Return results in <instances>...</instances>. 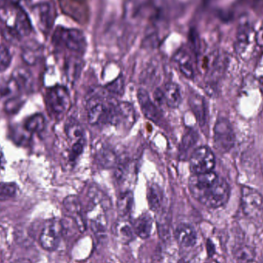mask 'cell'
<instances>
[{"instance_id":"6da1fadb","label":"cell","mask_w":263,"mask_h":263,"mask_svg":"<svg viewBox=\"0 0 263 263\" xmlns=\"http://www.w3.org/2000/svg\"><path fill=\"white\" fill-rule=\"evenodd\" d=\"M189 190L195 199L208 208H219L230 199V185L213 171L192 175L189 179Z\"/></svg>"},{"instance_id":"7a4b0ae2","label":"cell","mask_w":263,"mask_h":263,"mask_svg":"<svg viewBox=\"0 0 263 263\" xmlns=\"http://www.w3.org/2000/svg\"><path fill=\"white\" fill-rule=\"evenodd\" d=\"M88 204L86 217L94 235L103 237L107 232V213L111 208L109 198L98 187L92 185L88 189Z\"/></svg>"},{"instance_id":"3957f363","label":"cell","mask_w":263,"mask_h":263,"mask_svg":"<svg viewBox=\"0 0 263 263\" xmlns=\"http://www.w3.org/2000/svg\"><path fill=\"white\" fill-rule=\"evenodd\" d=\"M0 25L5 35L12 39L26 36L32 31L26 12L18 5L9 2L0 6Z\"/></svg>"},{"instance_id":"277c9868","label":"cell","mask_w":263,"mask_h":263,"mask_svg":"<svg viewBox=\"0 0 263 263\" xmlns=\"http://www.w3.org/2000/svg\"><path fill=\"white\" fill-rule=\"evenodd\" d=\"M117 103L103 93L92 96L86 106L88 123L92 126L111 125Z\"/></svg>"},{"instance_id":"5b68a950","label":"cell","mask_w":263,"mask_h":263,"mask_svg":"<svg viewBox=\"0 0 263 263\" xmlns=\"http://www.w3.org/2000/svg\"><path fill=\"white\" fill-rule=\"evenodd\" d=\"M241 208L247 217L257 219L263 213V196L260 193L249 186L241 188Z\"/></svg>"},{"instance_id":"8992f818","label":"cell","mask_w":263,"mask_h":263,"mask_svg":"<svg viewBox=\"0 0 263 263\" xmlns=\"http://www.w3.org/2000/svg\"><path fill=\"white\" fill-rule=\"evenodd\" d=\"M214 147L221 153L230 151L235 143V133L228 120L220 118L217 120L213 129Z\"/></svg>"},{"instance_id":"52a82bcc","label":"cell","mask_w":263,"mask_h":263,"mask_svg":"<svg viewBox=\"0 0 263 263\" xmlns=\"http://www.w3.org/2000/svg\"><path fill=\"white\" fill-rule=\"evenodd\" d=\"M216 158L213 151L207 146L194 149L190 156V168L193 174H202L213 171Z\"/></svg>"},{"instance_id":"ba28073f","label":"cell","mask_w":263,"mask_h":263,"mask_svg":"<svg viewBox=\"0 0 263 263\" xmlns=\"http://www.w3.org/2000/svg\"><path fill=\"white\" fill-rule=\"evenodd\" d=\"M63 236L62 220L49 219L45 222L40 236V243L46 251L57 250Z\"/></svg>"},{"instance_id":"9c48e42d","label":"cell","mask_w":263,"mask_h":263,"mask_svg":"<svg viewBox=\"0 0 263 263\" xmlns=\"http://www.w3.org/2000/svg\"><path fill=\"white\" fill-rule=\"evenodd\" d=\"M47 101L52 112L59 117H63L70 109V95L64 86H55L50 88L47 92Z\"/></svg>"},{"instance_id":"30bf717a","label":"cell","mask_w":263,"mask_h":263,"mask_svg":"<svg viewBox=\"0 0 263 263\" xmlns=\"http://www.w3.org/2000/svg\"><path fill=\"white\" fill-rule=\"evenodd\" d=\"M136 116L134 108L127 102H120L116 105L111 125L118 130L128 132L136 123Z\"/></svg>"},{"instance_id":"8fae6325","label":"cell","mask_w":263,"mask_h":263,"mask_svg":"<svg viewBox=\"0 0 263 263\" xmlns=\"http://www.w3.org/2000/svg\"><path fill=\"white\" fill-rule=\"evenodd\" d=\"M155 101L159 104H165L171 109H176L182 101V90L176 83H165L162 89L159 88L153 94Z\"/></svg>"},{"instance_id":"7c38bea8","label":"cell","mask_w":263,"mask_h":263,"mask_svg":"<svg viewBox=\"0 0 263 263\" xmlns=\"http://www.w3.org/2000/svg\"><path fill=\"white\" fill-rule=\"evenodd\" d=\"M57 37L67 49L77 52H83L86 42L83 32L77 29H62L57 32Z\"/></svg>"},{"instance_id":"4fadbf2b","label":"cell","mask_w":263,"mask_h":263,"mask_svg":"<svg viewBox=\"0 0 263 263\" xmlns=\"http://www.w3.org/2000/svg\"><path fill=\"white\" fill-rule=\"evenodd\" d=\"M63 206L67 212L68 216L75 221L80 233H84L86 230V222L80 199L73 195L67 196L63 201Z\"/></svg>"},{"instance_id":"5bb4252c","label":"cell","mask_w":263,"mask_h":263,"mask_svg":"<svg viewBox=\"0 0 263 263\" xmlns=\"http://www.w3.org/2000/svg\"><path fill=\"white\" fill-rule=\"evenodd\" d=\"M60 6L63 12L78 23H87L89 10L84 2L80 0H60Z\"/></svg>"},{"instance_id":"9a60e30c","label":"cell","mask_w":263,"mask_h":263,"mask_svg":"<svg viewBox=\"0 0 263 263\" xmlns=\"http://www.w3.org/2000/svg\"><path fill=\"white\" fill-rule=\"evenodd\" d=\"M137 99L139 106L145 118L155 123H159L162 119V114L159 108L150 98L145 89H139L137 92Z\"/></svg>"},{"instance_id":"2e32d148","label":"cell","mask_w":263,"mask_h":263,"mask_svg":"<svg viewBox=\"0 0 263 263\" xmlns=\"http://www.w3.org/2000/svg\"><path fill=\"white\" fill-rule=\"evenodd\" d=\"M39 26L42 31H49L52 27L55 21V10L53 6L49 3L37 5L35 8Z\"/></svg>"},{"instance_id":"e0dca14e","label":"cell","mask_w":263,"mask_h":263,"mask_svg":"<svg viewBox=\"0 0 263 263\" xmlns=\"http://www.w3.org/2000/svg\"><path fill=\"white\" fill-rule=\"evenodd\" d=\"M175 237L178 244L182 248L194 247L197 241V234L192 226L187 223H181L176 227Z\"/></svg>"},{"instance_id":"ac0fdd59","label":"cell","mask_w":263,"mask_h":263,"mask_svg":"<svg viewBox=\"0 0 263 263\" xmlns=\"http://www.w3.org/2000/svg\"><path fill=\"white\" fill-rule=\"evenodd\" d=\"M189 104L201 127L205 126L207 121L206 103L203 97L197 93H193L189 98Z\"/></svg>"},{"instance_id":"d6986e66","label":"cell","mask_w":263,"mask_h":263,"mask_svg":"<svg viewBox=\"0 0 263 263\" xmlns=\"http://www.w3.org/2000/svg\"><path fill=\"white\" fill-rule=\"evenodd\" d=\"M153 227V218L148 213L141 215L133 224L135 234L142 239H148L151 236Z\"/></svg>"},{"instance_id":"ffe728a7","label":"cell","mask_w":263,"mask_h":263,"mask_svg":"<svg viewBox=\"0 0 263 263\" xmlns=\"http://www.w3.org/2000/svg\"><path fill=\"white\" fill-rule=\"evenodd\" d=\"M163 193L162 189L156 183L148 185L147 190V201L148 207L154 213H159L163 205Z\"/></svg>"},{"instance_id":"44dd1931","label":"cell","mask_w":263,"mask_h":263,"mask_svg":"<svg viewBox=\"0 0 263 263\" xmlns=\"http://www.w3.org/2000/svg\"><path fill=\"white\" fill-rule=\"evenodd\" d=\"M174 59L182 75L187 79H193L194 77V69L190 54L184 49H180L176 52Z\"/></svg>"},{"instance_id":"7402d4cb","label":"cell","mask_w":263,"mask_h":263,"mask_svg":"<svg viewBox=\"0 0 263 263\" xmlns=\"http://www.w3.org/2000/svg\"><path fill=\"white\" fill-rule=\"evenodd\" d=\"M97 159L103 168H112L119 163L115 152L108 146H101L97 150Z\"/></svg>"},{"instance_id":"603a6c76","label":"cell","mask_w":263,"mask_h":263,"mask_svg":"<svg viewBox=\"0 0 263 263\" xmlns=\"http://www.w3.org/2000/svg\"><path fill=\"white\" fill-rule=\"evenodd\" d=\"M114 233L117 239L124 244L130 242L135 234L133 225L126 219H122L116 224Z\"/></svg>"},{"instance_id":"cb8c5ba5","label":"cell","mask_w":263,"mask_h":263,"mask_svg":"<svg viewBox=\"0 0 263 263\" xmlns=\"http://www.w3.org/2000/svg\"><path fill=\"white\" fill-rule=\"evenodd\" d=\"M65 133L68 139L74 143L85 139L84 129L82 125L75 119H69L65 126Z\"/></svg>"},{"instance_id":"d4e9b609","label":"cell","mask_w":263,"mask_h":263,"mask_svg":"<svg viewBox=\"0 0 263 263\" xmlns=\"http://www.w3.org/2000/svg\"><path fill=\"white\" fill-rule=\"evenodd\" d=\"M133 205V196L130 191H125L120 194L117 202V209L121 219H127Z\"/></svg>"},{"instance_id":"484cf974","label":"cell","mask_w":263,"mask_h":263,"mask_svg":"<svg viewBox=\"0 0 263 263\" xmlns=\"http://www.w3.org/2000/svg\"><path fill=\"white\" fill-rule=\"evenodd\" d=\"M12 79L20 88V90H29L32 88V75L27 69L18 68L14 71Z\"/></svg>"},{"instance_id":"4316f807","label":"cell","mask_w":263,"mask_h":263,"mask_svg":"<svg viewBox=\"0 0 263 263\" xmlns=\"http://www.w3.org/2000/svg\"><path fill=\"white\" fill-rule=\"evenodd\" d=\"M236 263H251L255 259V251L249 246H240L233 253Z\"/></svg>"},{"instance_id":"83f0119b","label":"cell","mask_w":263,"mask_h":263,"mask_svg":"<svg viewBox=\"0 0 263 263\" xmlns=\"http://www.w3.org/2000/svg\"><path fill=\"white\" fill-rule=\"evenodd\" d=\"M46 121L42 114L31 116L24 123V128L29 133H40L45 129Z\"/></svg>"},{"instance_id":"f1b7e54d","label":"cell","mask_w":263,"mask_h":263,"mask_svg":"<svg viewBox=\"0 0 263 263\" xmlns=\"http://www.w3.org/2000/svg\"><path fill=\"white\" fill-rule=\"evenodd\" d=\"M198 140L197 133L196 132L190 129L185 132V135L182 137L180 145L181 156H186L190 150L193 149Z\"/></svg>"},{"instance_id":"f546056e","label":"cell","mask_w":263,"mask_h":263,"mask_svg":"<svg viewBox=\"0 0 263 263\" xmlns=\"http://www.w3.org/2000/svg\"><path fill=\"white\" fill-rule=\"evenodd\" d=\"M159 216L157 219L158 232L159 236L163 241H168L170 239V222L168 216L162 213V210L159 212Z\"/></svg>"},{"instance_id":"4dcf8cb0","label":"cell","mask_w":263,"mask_h":263,"mask_svg":"<svg viewBox=\"0 0 263 263\" xmlns=\"http://www.w3.org/2000/svg\"><path fill=\"white\" fill-rule=\"evenodd\" d=\"M20 91V88L12 78L5 82L3 86H0V96L6 98V101L17 98V94Z\"/></svg>"},{"instance_id":"1f68e13d","label":"cell","mask_w":263,"mask_h":263,"mask_svg":"<svg viewBox=\"0 0 263 263\" xmlns=\"http://www.w3.org/2000/svg\"><path fill=\"white\" fill-rule=\"evenodd\" d=\"M17 186L12 182H0V201L9 200L15 197Z\"/></svg>"},{"instance_id":"d6a6232c","label":"cell","mask_w":263,"mask_h":263,"mask_svg":"<svg viewBox=\"0 0 263 263\" xmlns=\"http://www.w3.org/2000/svg\"><path fill=\"white\" fill-rule=\"evenodd\" d=\"M12 55L9 49L3 45H0V72L6 70L10 66Z\"/></svg>"},{"instance_id":"836d02e7","label":"cell","mask_w":263,"mask_h":263,"mask_svg":"<svg viewBox=\"0 0 263 263\" xmlns=\"http://www.w3.org/2000/svg\"><path fill=\"white\" fill-rule=\"evenodd\" d=\"M85 146V139L78 141V142L72 143L71 147L70 153H69V160L71 162H75L83 153Z\"/></svg>"},{"instance_id":"e575fe53","label":"cell","mask_w":263,"mask_h":263,"mask_svg":"<svg viewBox=\"0 0 263 263\" xmlns=\"http://www.w3.org/2000/svg\"><path fill=\"white\" fill-rule=\"evenodd\" d=\"M23 59L25 63L28 65H34L38 60V53L36 49H33L32 46H28L23 50Z\"/></svg>"},{"instance_id":"d590c367","label":"cell","mask_w":263,"mask_h":263,"mask_svg":"<svg viewBox=\"0 0 263 263\" xmlns=\"http://www.w3.org/2000/svg\"><path fill=\"white\" fill-rule=\"evenodd\" d=\"M123 86V83L121 82V80H117V81L114 82L112 84L109 85L108 87L107 91L112 92V93H120V89H122Z\"/></svg>"},{"instance_id":"8d00e7d4","label":"cell","mask_w":263,"mask_h":263,"mask_svg":"<svg viewBox=\"0 0 263 263\" xmlns=\"http://www.w3.org/2000/svg\"><path fill=\"white\" fill-rule=\"evenodd\" d=\"M256 41L259 46H263V28L259 29V32L256 34Z\"/></svg>"},{"instance_id":"74e56055","label":"cell","mask_w":263,"mask_h":263,"mask_svg":"<svg viewBox=\"0 0 263 263\" xmlns=\"http://www.w3.org/2000/svg\"><path fill=\"white\" fill-rule=\"evenodd\" d=\"M178 263H196V259L193 257L185 256V257L182 258Z\"/></svg>"},{"instance_id":"f35d334b","label":"cell","mask_w":263,"mask_h":263,"mask_svg":"<svg viewBox=\"0 0 263 263\" xmlns=\"http://www.w3.org/2000/svg\"><path fill=\"white\" fill-rule=\"evenodd\" d=\"M12 263H32L31 262L29 259H24V258H22V259H17V260L14 261Z\"/></svg>"},{"instance_id":"ab89813d","label":"cell","mask_w":263,"mask_h":263,"mask_svg":"<svg viewBox=\"0 0 263 263\" xmlns=\"http://www.w3.org/2000/svg\"><path fill=\"white\" fill-rule=\"evenodd\" d=\"M80 1H83V2H84L85 0H80Z\"/></svg>"}]
</instances>
